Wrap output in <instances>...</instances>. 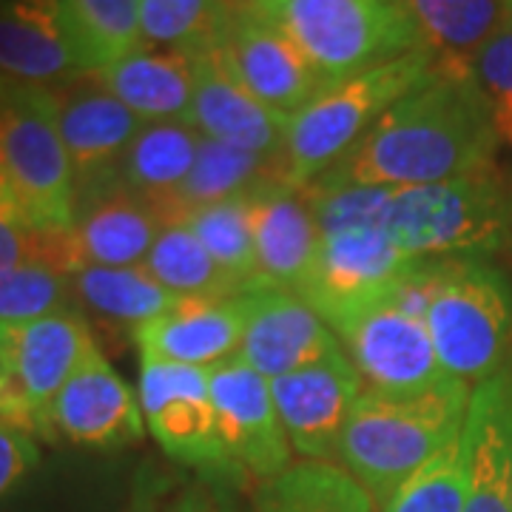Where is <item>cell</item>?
Here are the masks:
<instances>
[{
  "instance_id": "83f0119b",
  "label": "cell",
  "mask_w": 512,
  "mask_h": 512,
  "mask_svg": "<svg viewBox=\"0 0 512 512\" xmlns=\"http://www.w3.org/2000/svg\"><path fill=\"white\" fill-rule=\"evenodd\" d=\"M57 15L80 72H103L143 46L140 0H57Z\"/></svg>"
},
{
  "instance_id": "5bb4252c",
  "label": "cell",
  "mask_w": 512,
  "mask_h": 512,
  "mask_svg": "<svg viewBox=\"0 0 512 512\" xmlns=\"http://www.w3.org/2000/svg\"><path fill=\"white\" fill-rule=\"evenodd\" d=\"M239 299L245 311L239 356L268 382L345 353L328 322L296 291L259 282Z\"/></svg>"
},
{
  "instance_id": "7bdbcfd3",
  "label": "cell",
  "mask_w": 512,
  "mask_h": 512,
  "mask_svg": "<svg viewBox=\"0 0 512 512\" xmlns=\"http://www.w3.org/2000/svg\"><path fill=\"white\" fill-rule=\"evenodd\" d=\"M507 15L512 18V0H507Z\"/></svg>"
},
{
  "instance_id": "1f68e13d",
  "label": "cell",
  "mask_w": 512,
  "mask_h": 512,
  "mask_svg": "<svg viewBox=\"0 0 512 512\" xmlns=\"http://www.w3.org/2000/svg\"><path fill=\"white\" fill-rule=\"evenodd\" d=\"M234 12V0H140L143 46L183 55L217 49Z\"/></svg>"
},
{
  "instance_id": "60d3db41",
  "label": "cell",
  "mask_w": 512,
  "mask_h": 512,
  "mask_svg": "<svg viewBox=\"0 0 512 512\" xmlns=\"http://www.w3.org/2000/svg\"><path fill=\"white\" fill-rule=\"evenodd\" d=\"M128 512H160V510H157L154 495H148L146 490H137V495H134V501H131Z\"/></svg>"
},
{
  "instance_id": "7402d4cb",
  "label": "cell",
  "mask_w": 512,
  "mask_h": 512,
  "mask_svg": "<svg viewBox=\"0 0 512 512\" xmlns=\"http://www.w3.org/2000/svg\"><path fill=\"white\" fill-rule=\"evenodd\" d=\"M245 330L242 299H180L177 308L134 330L140 356L208 367L237 356Z\"/></svg>"
},
{
  "instance_id": "52a82bcc",
  "label": "cell",
  "mask_w": 512,
  "mask_h": 512,
  "mask_svg": "<svg viewBox=\"0 0 512 512\" xmlns=\"http://www.w3.org/2000/svg\"><path fill=\"white\" fill-rule=\"evenodd\" d=\"M424 325L447 376L481 384L504 370L512 336V288L487 259H439Z\"/></svg>"
},
{
  "instance_id": "d4e9b609",
  "label": "cell",
  "mask_w": 512,
  "mask_h": 512,
  "mask_svg": "<svg viewBox=\"0 0 512 512\" xmlns=\"http://www.w3.org/2000/svg\"><path fill=\"white\" fill-rule=\"evenodd\" d=\"M271 183H288L285 157H262L200 134L194 168L180 191L160 208V222L163 228L185 222V217L197 208L254 194L256 188Z\"/></svg>"
},
{
  "instance_id": "3957f363",
  "label": "cell",
  "mask_w": 512,
  "mask_h": 512,
  "mask_svg": "<svg viewBox=\"0 0 512 512\" xmlns=\"http://www.w3.org/2000/svg\"><path fill=\"white\" fill-rule=\"evenodd\" d=\"M390 188L313 180L305 185L311 202L319 256L305 299L319 316L387 293L419 259L399 251L387 228Z\"/></svg>"
},
{
  "instance_id": "8fae6325",
  "label": "cell",
  "mask_w": 512,
  "mask_h": 512,
  "mask_svg": "<svg viewBox=\"0 0 512 512\" xmlns=\"http://www.w3.org/2000/svg\"><path fill=\"white\" fill-rule=\"evenodd\" d=\"M211 52L245 92L288 120L333 86L291 37L239 0H234L225 35Z\"/></svg>"
},
{
  "instance_id": "8d00e7d4",
  "label": "cell",
  "mask_w": 512,
  "mask_h": 512,
  "mask_svg": "<svg viewBox=\"0 0 512 512\" xmlns=\"http://www.w3.org/2000/svg\"><path fill=\"white\" fill-rule=\"evenodd\" d=\"M470 74L484 97L498 143L512 148V18L493 32L473 57Z\"/></svg>"
},
{
  "instance_id": "4dcf8cb0",
  "label": "cell",
  "mask_w": 512,
  "mask_h": 512,
  "mask_svg": "<svg viewBox=\"0 0 512 512\" xmlns=\"http://www.w3.org/2000/svg\"><path fill=\"white\" fill-rule=\"evenodd\" d=\"M143 268L180 299H231L242 293L185 222L165 225Z\"/></svg>"
},
{
  "instance_id": "d6986e66",
  "label": "cell",
  "mask_w": 512,
  "mask_h": 512,
  "mask_svg": "<svg viewBox=\"0 0 512 512\" xmlns=\"http://www.w3.org/2000/svg\"><path fill=\"white\" fill-rule=\"evenodd\" d=\"M188 126L202 137L245 148L262 157H285L291 120L259 103L225 72L214 52L194 55V100Z\"/></svg>"
},
{
  "instance_id": "4fadbf2b",
  "label": "cell",
  "mask_w": 512,
  "mask_h": 512,
  "mask_svg": "<svg viewBox=\"0 0 512 512\" xmlns=\"http://www.w3.org/2000/svg\"><path fill=\"white\" fill-rule=\"evenodd\" d=\"M211 402L228 456L242 473L271 481L291 467V441L276 413L271 382L242 356L208 367Z\"/></svg>"
},
{
  "instance_id": "ab89813d",
  "label": "cell",
  "mask_w": 512,
  "mask_h": 512,
  "mask_svg": "<svg viewBox=\"0 0 512 512\" xmlns=\"http://www.w3.org/2000/svg\"><path fill=\"white\" fill-rule=\"evenodd\" d=\"M174 512H231V507H228L225 498L214 493V490H208V487H191V490L177 501Z\"/></svg>"
},
{
  "instance_id": "6da1fadb",
  "label": "cell",
  "mask_w": 512,
  "mask_h": 512,
  "mask_svg": "<svg viewBox=\"0 0 512 512\" xmlns=\"http://www.w3.org/2000/svg\"><path fill=\"white\" fill-rule=\"evenodd\" d=\"M490 109L473 74H433L379 117V123L325 171L333 183L413 188L493 168Z\"/></svg>"
},
{
  "instance_id": "44dd1931",
  "label": "cell",
  "mask_w": 512,
  "mask_h": 512,
  "mask_svg": "<svg viewBox=\"0 0 512 512\" xmlns=\"http://www.w3.org/2000/svg\"><path fill=\"white\" fill-rule=\"evenodd\" d=\"M467 498L461 512H512V370L476 384L464 421Z\"/></svg>"
},
{
  "instance_id": "9a60e30c",
  "label": "cell",
  "mask_w": 512,
  "mask_h": 512,
  "mask_svg": "<svg viewBox=\"0 0 512 512\" xmlns=\"http://www.w3.org/2000/svg\"><path fill=\"white\" fill-rule=\"evenodd\" d=\"M362 393L365 379L348 353H336L316 365L271 379V396L285 436L293 453L305 456V461L336 458L342 433Z\"/></svg>"
},
{
  "instance_id": "d6a6232c",
  "label": "cell",
  "mask_w": 512,
  "mask_h": 512,
  "mask_svg": "<svg viewBox=\"0 0 512 512\" xmlns=\"http://www.w3.org/2000/svg\"><path fill=\"white\" fill-rule=\"evenodd\" d=\"M185 225L200 237L205 251L214 256V262L237 282L242 291L262 282L259 259H256L254 225H251V211H248V194L197 208L194 214L185 217Z\"/></svg>"
},
{
  "instance_id": "e575fe53",
  "label": "cell",
  "mask_w": 512,
  "mask_h": 512,
  "mask_svg": "<svg viewBox=\"0 0 512 512\" xmlns=\"http://www.w3.org/2000/svg\"><path fill=\"white\" fill-rule=\"evenodd\" d=\"M72 276L49 265H20L0 274V328L26 325L72 308Z\"/></svg>"
},
{
  "instance_id": "d590c367",
  "label": "cell",
  "mask_w": 512,
  "mask_h": 512,
  "mask_svg": "<svg viewBox=\"0 0 512 512\" xmlns=\"http://www.w3.org/2000/svg\"><path fill=\"white\" fill-rule=\"evenodd\" d=\"M20 265H49L60 274L80 271L69 231H40L9 200L0 202V274Z\"/></svg>"
},
{
  "instance_id": "30bf717a",
  "label": "cell",
  "mask_w": 512,
  "mask_h": 512,
  "mask_svg": "<svg viewBox=\"0 0 512 512\" xmlns=\"http://www.w3.org/2000/svg\"><path fill=\"white\" fill-rule=\"evenodd\" d=\"M140 407L165 456L197 470L208 481L242 478L220 436L205 367L143 356Z\"/></svg>"
},
{
  "instance_id": "ba28073f",
  "label": "cell",
  "mask_w": 512,
  "mask_h": 512,
  "mask_svg": "<svg viewBox=\"0 0 512 512\" xmlns=\"http://www.w3.org/2000/svg\"><path fill=\"white\" fill-rule=\"evenodd\" d=\"M0 146L9 200L40 231H69L77 217V177L55 123L52 89L3 77Z\"/></svg>"
},
{
  "instance_id": "4316f807",
  "label": "cell",
  "mask_w": 512,
  "mask_h": 512,
  "mask_svg": "<svg viewBox=\"0 0 512 512\" xmlns=\"http://www.w3.org/2000/svg\"><path fill=\"white\" fill-rule=\"evenodd\" d=\"M197 146L200 131L188 123H146L120 163V183L160 217V208L188 180Z\"/></svg>"
},
{
  "instance_id": "b9f144b4",
  "label": "cell",
  "mask_w": 512,
  "mask_h": 512,
  "mask_svg": "<svg viewBox=\"0 0 512 512\" xmlns=\"http://www.w3.org/2000/svg\"><path fill=\"white\" fill-rule=\"evenodd\" d=\"M3 200H9V180H6V163H3V146H0V202Z\"/></svg>"
},
{
  "instance_id": "2e32d148",
  "label": "cell",
  "mask_w": 512,
  "mask_h": 512,
  "mask_svg": "<svg viewBox=\"0 0 512 512\" xmlns=\"http://www.w3.org/2000/svg\"><path fill=\"white\" fill-rule=\"evenodd\" d=\"M55 433L72 444L97 450H117L143 439V407L100 348L83 359L46 410L43 436Z\"/></svg>"
},
{
  "instance_id": "836d02e7",
  "label": "cell",
  "mask_w": 512,
  "mask_h": 512,
  "mask_svg": "<svg viewBox=\"0 0 512 512\" xmlns=\"http://www.w3.org/2000/svg\"><path fill=\"white\" fill-rule=\"evenodd\" d=\"M467 441L464 430L404 481L379 512H461L467 498Z\"/></svg>"
},
{
  "instance_id": "ffe728a7",
  "label": "cell",
  "mask_w": 512,
  "mask_h": 512,
  "mask_svg": "<svg viewBox=\"0 0 512 512\" xmlns=\"http://www.w3.org/2000/svg\"><path fill=\"white\" fill-rule=\"evenodd\" d=\"M160 231L163 222L154 208L117 180L77 194L69 237L80 268H137L148 259Z\"/></svg>"
},
{
  "instance_id": "ac0fdd59",
  "label": "cell",
  "mask_w": 512,
  "mask_h": 512,
  "mask_svg": "<svg viewBox=\"0 0 512 512\" xmlns=\"http://www.w3.org/2000/svg\"><path fill=\"white\" fill-rule=\"evenodd\" d=\"M262 282L305 296L316 274L319 231L305 188L271 183L248 194Z\"/></svg>"
},
{
  "instance_id": "9c48e42d",
  "label": "cell",
  "mask_w": 512,
  "mask_h": 512,
  "mask_svg": "<svg viewBox=\"0 0 512 512\" xmlns=\"http://www.w3.org/2000/svg\"><path fill=\"white\" fill-rule=\"evenodd\" d=\"M365 379V390L410 396L450 382L424 319L404 313L390 293L322 316Z\"/></svg>"
},
{
  "instance_id": "603a6c76",
  "label": "cell",
  "mask_w": 512,
  "mask_h": 512,
  "mask_svg": "<svg viewBox=\"0 0 512 512\" xmlns=\"http://www.w3.org/2000/svg\"><path fill=\"white\" fill-rule=\"evenodd\" d=\"M80 74L57 0H0V77L52 89Z\"/></svg>"
},
{
  "instance_id": "74e56055",
  "label": "cell",
  "mask_w": 512,
  "mask_h": 512,
  "mask_svg": "<svg viewBox=\"0 0 512 512\" xmlns=\"http://www.w3.org/2000/svg\"><path fill=\"white\" fill-rule=\"evenodd\" d=\"M40 461L35 433L0 421V498L12 493Z\"/></svg>"
},
{
  "instance_id": "f35d334b",
  "label": "cell",
  "mask_w": 512,
  "mask_h": 512,
  "mask_svg": "<svg viewBox=\"0 0 512 512\" xmlns=\"http://www.w3.org/2000/svg\"><path fill=\"white\" fill-rule=\"evenodd\" d=\"M0 421L18 424L23 430L35 433V419L29 416V410L20 402L18 390H15V379H12V362H9V350L3 342V330H0Z\"/></svg>"
},
{
  "instance_id": "e0dca14e",
  "label": "cell",
  "mask_w": 512,
  "mask_h": 512,
  "mask_svg": "<svg viewBox=\"0 0 512 512\" xmlns=\"http://www.w3.org/2000/svg\"><path fill=\"white\" fill-rule=\"evenodd\" d=\"M0 330L9 350L15 390L35 419L37 436H43L46 410L83 365V359L97 348L92 328L77 308H63L35 322Z\"/></svg>"
},
{
  "instance_id": "277c9868",
  "label": "cell",
  "mask_w": 512,
  "mask_h": 512,
  "mask_svg": "<svg viewBox=\"0 0 512 512\" xmlns=\"http://www.w3.org/2000/svg\"><path fill=\"white\" fill-rule=\"evenodd\" d=\"M274 23L328 83L370 72L421 49L404 0H239Z\"/></svg>"
},
{
  "instance_id": "5b68a950",
  "label": "cell",
  "mask_w": 512,
  "mask_h": 512,
  "mask_svg": "<svg viewBox=\"0 0 512 512\" xmlns=\"http://www.w3.org/2000/svg\"><path fill=\"white\" fill-rule=\"evenodd\" d=\"M387 228L410 259H484L510 245L512 202L495 168H481L444 183L396 188Z\"/></svg>"
},
{
  "instance_id": "7c38bea8",
  "label": "cell",
  "mask_w": 512,
  "mask_h": 512,
  "mask_svg": "<svg viewBox=\"0 0 512 512\" xmlns=\"http://www.w3.org/2000/svg\"><path fill=\"white\" fill-rule=\"evenodd\" d=\"M52 103L57 131L72 157L77 194L117 183L120 163L146 120L123 106L97 72H80L52 86Z\"/></svg>"
},
{
  "instance_id": "f546056e",
  "label": "cell",
  "mask_w": 512,
  "mask_h": 512,
  "mask_svg": "<svg viewBox=\"0 0 512 512\" xmlns=\"http://www.w3.org/2000/svg\"><path fill=\"white\" fill-rule=\"evenodd\" d=\"M259 512H376L367 490L333 461H299L259 490Z\"/></svg>"
},
{
  "instance_id": "8992f818",
  "label": "cell",
  "mask_w": 512,
  "mask_h": 512,
  "mask_svg": "<svg viewBox=\"0 0 512 512\" xmlns=\"http://www.w3.org/2000/svg\"><path fill=\"white\" fill-rule=\"evenodd\" d=\"M436 72V57L421 46L319 94L311 106L291 117L285 143L288 183L305 188L319 180L379 123L384 111Z\"/></svg>"
},
{
  "instance_id": "7a4b0ae2",
  "label": "cell",
  "mask_w": 512,
  "mask_h": 512,
  "mask_svg": "<svg viewBox=\"0 0 512 512\" xmlns=\"http://www.w3.org/2000/svg\"><path fill=\"white\" fill-rule=\"evenodd\" d=\"M470 396V384L461 379L410 396L365 390L339 441L336 458L342 470H348L382 510L407 478L461 436Z\"/></svg>"
},
{
  "instance_id": "484cf974",
  "label": "cell",
  "mask_w": 512,
  "mask_h": 512,
  "mask_svg": "<svg viewBox=\"0 0 512 512\" xmlns=\"http://www.w3.org/2000/svg\"><path fill=\"white\" fill-rule=\"evenodd\" d=\"M439 74H470L476 52L507 18V0H404Z\"/></svg>"
},
{
  "instance_id": "cb8c5ba5",
  "label": "cell",
  "mask_w": 512,
  "mask_h": 512,
  "mask_svg": "<svg viewBox=\"0 0 512 512\" xmlns=\"http://www.w3.org/2000/svg\"><path fill=\"white\" fill-rule=\"evenodd\" d=\"M100 80L146 123H185L194 100V55L140 46L103 69Z\"/></svg>"
},
{
  "instance_id": "f1b7e54d",
  "label": "cell",
  "mask_w": 512,
  "mask_h": 512,
  "mask_svg": "<svg viewBox=\"0 0 512 512\" xmlns=\"http://www.w3.org/2000/svg\"><path fill=\"white\" fill-rule=\"evenodd\" d=\"M72 296L97 316L140 328L180 305V296L165 291L143 265L137 268H100L89 265L72 276Z\"/></svg>"
},
{
  "instance_id": "ee69618b",
  "label": "cell",
  "mask_w": 512,
  "mask_h": 512,
  "mask_svg": "<svg viewBox=\"0 0 512 512\" xmlns=\"http://www.w3.org/2000/svg\"><path fill=\"white\" fill-rule=\"evenodd\" d=\"M0 86H3V77H0Z\"/></svg>"
}]
</instances>
